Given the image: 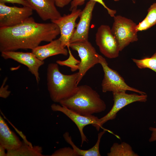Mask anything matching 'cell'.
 I'll use <instances>...</instances> for the list:
<instances>
[{
    "mask_svg": "<svg viewBox=\"0 0 156 156\" xmlns=\"http://www.w3.org/2000/svg\"><path fill=\"white\" fill-rule=\"evenodd\" d=\"M60 34L55 24L37 23L31 16L16 25L0 28V51L32 50L42 42H50L55 40Z\"/></svg>",
    "mask_w": 156,
    "mask_h": 156,
    "instance_id": "obj_1",
    "label": "cell"
},
{
    "mask_svg": "<svg viewBox=\"0 0 156 156\" xmlns=\"http://www.w3.org/2000/svg\"><path fill=\"white\" fill-rule=\"evenodd\" d=\"M47 84L51 100L59 103L74 94L77 88L78 72L71 75L61 73L57 63L49 64L47 69Z\"/></svg>",
    "mask_w": 156,
    "mask_h": 156,
    "instance_id": "obj_2",
    "label": "cell"
},
{
    "mask_svg": "<svg viewBox=\"0 0 156 156\" xmlns=\"http://www.w3.org/2000/svg\"><path fill=\"white\" fill-rule=\"evenodd\" d=\"M81 115L89 116L104 111L106 105L99 94L87 85L78 86L75 93L60 103Z\"/></svg>",
    "mask_w": 156,
    "mask_h": 156,
    "instance_id": "obj_3",
    "label": "cell"
},
{
    "mask_svg": "<svg viewBox=\"0 0 156 156\" xmlns=\"http://www.w3.org/2000/svg\"><path fill=\"white\" fill-rule=\"evenodd\" d=\"M99 60V64L101 66L104 73L101 83L103 92H112L113 93L128 90L141 94H146L144 92L128 86L123 78L116 71L110 68L105 59L100 55Z\"/></svg>",
    "mask_w": 156,
    "mask_h": 156,
    "instance_id": "obj_4",
    "label": "cell"
},
{
    "mask_svg": "<svg viewBox=\"0 0 156 156\" xmlns=\"http://www.w3.org/2000/svg\"><path fill=\"white\" fill-rule=\"evenodd\" d=\"M113 18L111 30L121 51L130 43L138 40L137 25L132 20L121 15L115 16Z\"/></svg>",
    "mask_w": 156,
    "mask_h": 156,
    "instance_id": "obj_5",
    "label": "cell"
},
{
    "mask_svg": "<svg viewBox=\"0 0 156 156\" xmlns=\"http://www.w3.org/2000/svg\"><path fill=\"white\" fill-rule=\"evenodd\" d=\"M69 47L77 52L80 59L78 72V85L87 72L99 64V54L88 40L72 43L70 44Z\"/></svg>",
    "mask_w": 156,
    "mask_h": 156,
    "instance_id": "obj_6",
    "label": "cell"
},
{
    "mask_svg": "<svg viewBox=\"0 0 156 156\" xmlns=\"http://www.w3.org/2000/svg\"><path fill=\"white\" fill-rule=\"evenodd\" d=\"M114 103L110 111L105 116L99 118L95 127L99 131L105 123L109 120L115 119L117 113L127 105L135 102H145L148 96L146 94L140 95L135 93L128 94L123 91L112 93Z\"/></svg>",
    "mask_w": 156,
    "mask_h": 156,
    "instance_id": "obj_7",
    "label": "cell"
},
{
    "mask_svg": "<svg viewBox=\"0 0 156 156\" xmlns=\"http://www.w3.org/2000/svg\"><path fill=\"white\" fill-rule=\"evenodd\" d=\"M95 42L101 53L107 58L112 59L118 56L119 45L109 26L102 25L99 27Z\"/></svg>",
    "mask_w": 156,
    "mask_h": 156,
    "instance_id": "obj_8",
    "label": "cell"
},
{
    "mask_svg": "<svg viewBox=\"0 0 156 156\" xmlns=\"http://www.w3.org/2000/svg\"><path fill=\"white\" fill-rule=\"evenodd\" d=\"M33 10L29 7L10 6L0 3V28L11 27L22 23L31 16Z\"/></svg>",
    "mask_w": 156,
    "mask_h": 156,
    "instance_id": "obj_9",
    "label": "cell"
},
{
    "mask_svg": "<svg viewBox=\"0 0 156 156\" xmlns=\"http://www.w3.org/2000/svg\"><path fill=\"white\" fill-rule=\"evenodd\" d=\"M71 13L68 14H64L58 19L51 20V22L56 24L60 31L59 38L62 46L65 48L69 47L70 41L75 29L77 24L76 21L81 13V10L74 8Z\"/></svg>",
    "mask_w": 156,
    "mask_h": 156,
    "instance_id": "obj_10",
    "label": "cell"
},
{
    "mask_svg": "<svg viewBox=\"0 0 156 156\" xmlns=\"http://www.w3.org/2000/svg\"><path fill=\"white\" fill-rule=\"evenodd\" d=\"M51 107L53 111L62 113L75 124L80 134L81 147L84 142H88V140L83 132V128L86 126L89 125H92L95 127L97 124L99 119L98 117L93 115L89 116L82 115L64 106L55 103L52 104Z\"/></svg>",
    "mask_w": 156,
    "mask_h": 156,
    "instance_id": "obj_11",
    "label": "cell"
},
{
    "mask_svg": "<svg viewBox=\"0 0 156 156\" xmlns=\"http://www.w3.org/2000/svg\"><path fill=\"white\" fill-rule=\"evenodd\" d=\"M1 56L5 60L11 59L26 66L28 70L35 76L38 83L40 81L39 68L44 63L31 52H24L15 51L1 52Z\"/></svg>",
    "mask_w": 156,
    "mask_h": 156,
    "instance_id": "obj_12",
    "label": "cell"
},
{
    "mask_svg": "<svg viewBox=\"0 0 156 156\" xmlns=\"http://www.w3.org/2000/svg\"><path fill=\"white\" fill-rule=\"evenodd\" d=\"M96 3L95 1H89L86 3L83 10H81L79 16V21L70 39V44L88 40L92 12Z\"/></svg>",
    "mask_w": 156,
    "mask_h": 156,
    "instance_id": "obj_13",
    "label": "cell"
},
{
    "mask_svg": "<svg viewBox=\"0 0 156 156\" xmlns=\"http://www.w3.org/2000/svg\"><path fill=\"white\" fill-rule=\"evenodd\" d=\"M44 21L56 19L61 15L57 10L54 0H25Z\"/></svg>",
    "mask_w": 156,
    "mask_h": 156,
    "instance_id": "obj_14",
    "label": "cell"
},
{
    "mask_svg": "<svg viewBox=\"0 0 156 156\" xmlns=\"http://www.w3.org/2000/svg\"><path fill=\"white\" fill-rule=\"evenodd\" d=\"M31 52L42 61L51 56L59 54L67 56L68 53L67 50L62 46L59 38L54 40L47 44L39 46L32 50Z\"/></svg>",
    "mask_w": 156,
    "mask_h": 156,
    "instance_id": "obj_15",
    "label": "cell"
},
{
    "mask_svg": "<svg viewBox=\"0 0 156 156\" xmlns=\"http://www.w3.org/2000/svg\"><path fill=\"white\" fill-rule=\"evenodd\" d=\"M21 141L9 128L2 117L0 116V145L7 151L16 149L21 145Z\"/></svg>",
    "mask_w": 156,
    "mask_h": 156,
    "instance_id": "obj_16",
    "label": "cell"
},
{
    "mask_svg": "<svg viewBox=\"0 0 156 156\" xmlns=\"http://www.w3.org/2000/svg\"><path fill=\"white\" fill-rule=\"evenodd\" d=\"M106 131L104 129L98 133L97 140L95 144L92 148L87 150H82L77 146L72 141L68 132H66L64 134L63 137L66 141L71 146L77 156H100L99 150L100 143L102 136Z\"/></svg>",
    "mask_w": 156,
    "mask_h": 156,
    "instance_id": "obj_17",
    "label": "cell"
},
{
    "mask_svg": "<svg viewBox=\"0 0 156 156\" xmlns=\"http://www.w3.org/2000/svg\"><path fill=\"white\" fill-rule=\"evenodd\" d=\"M42 149L39 146H33L31 143L22 141L18 148L7 151V156H43Z\"/></svg>",
    "mask_w": 156,
    "mask_h": 156,
    "instance_id": "obj_18",
    "label": "cell"
},
{
    "mask_svg": "<svg viewBox=\"0 0 156 156\" xmlns=\"http://www.w3.org/2000/svg\"><path fill=\"white\" fill-rule=\"evenodd\" d=\"M107 156H139L128 143L123 142L120 144L114 143L111 147Z\"/></svg>",
    "mask_w": 156,
    "mask_h": 156,
    "instance_id": "obj_19",
    "label": "cell"
},
{
    "mask_svg": "<svg viewBox=\"0 0 156 156\" xmlns=\"http://www.w3.org/2000/svg\"><path fill=\"white\" fill-rule=\"evenodd\" d=\"M147 12L145 18L137 25L136 29L137 32L146 30L156 24V3L151 5Z\"/></svg>",
    "mask_w": 156,
    "mask_h": 156,
    "instance_id": "obj_20",
    "label": "cell"
},
{
    "mask_svg": "<svg viewBox=\"0 0 156 156\" xmlns=\"http://www.w3.org/2000/svg\"><path fill=\"white\" fill-rule=\"evenodd\" d=\"M132 60L138 68H149L156 73V52L150 57H145L141 59L132 58Z\"/></svg>",
    "mask_w": 156,
    "mask_h": 156,
    "instance_id": "obj_21",
    "label": "cell"
},
{
    "mask_svg": "<svg viewBox=\"0 0 156 156\" xmlns=\"http://www.w3.org/2000/svg\"><path fill=\"white\" fill-rule=\"evenodd\" d=\"M67 47L68 49L69 55L68 58L63 61L58 60L56 61V63L60 65L69 67L72 72H74L78 70L80 61L77 60L74 57L70 49V47L68 46Z\"/></svg>",
    "mask_w": 156,
    "mask_h": 156,
    "instance_id": "obj_22",
    "label": "cell"
},
{
    "mask_svg": "<svg viewBox=\"0 0 156 156\" xmlns=\"http://www.w3.org/2000/svg\"><path fill=\"white\" fill-rule=\"evenodd\" d=\"M86 0H72L70 3V11H71L74 8H77L78 6L83 5ZM93 1L98 2L101 4L106 9L108 14L112 17H114L116 13L115 10H112L108 7L105 4L103 0H89Z\"/></svg>",
    "mask_w": 156,
    "mask_h": 156,
    "instance_id": "obj_23",
    "label": "cell"
},
{
    "mask_svg": "<svg viewBox=\"0 0 156 156\" xmlns=\"http://www.w3.org/2000/svg\"><path fill=\"white\" fill-rule=\"evenodd\" d=\"M51 156H77L73 149L70 147L60 148L54 151Z\"/></svg>",
    "mask_w": 156,
    "mask_h": 156,
    "instance_id": "obj_24",
    "label": "cell"
},
{
    "mask_svg": "<svg viewBox=\"0 0 156 156\" xmlns=\"http://www.w3.org/2000/svg\"><path fill=\"white\" fill-rule=\"evenodd\" d=\"M8 78L6 77L4 79L2 84L0 88V97L4 99L7 98L10 94V91L8 90V86H4Z\"/></svg>",
    "mask_w": 156,
    "mask_h": 156,
    "instance_id": "obj_25",
    "label": "cell"
},
{
    "mask_svg": "<svg viewBox=\"0 0 156 156\" xmlns=\"http://www.w3.org/2000/svg\"><path fill=\"white\" fill-rule=\"evenodd\" d=\"M0 3L5 4L6 3L18 4L22 5L23 6L31 8L30 4L25 0H0Z\"/></svg>",
    "mask_w": 156,
    "mask_h": 156,
    "instance_id": "obj_26",
    "label": "cell"
},
{
    "mask_svg": "<svg viewBox=\"0 0 156 156\" xmlns=\"http://www.w3.org/2000/svg\"><path fill=\"white\" fill-rule=\"evenodd\" d=\"M72 0H54L56 6L63 8L70 3Z\"/></svg>",
    "mask_w": 156,
    "mask_h": 156,
    "instance_id": "obj_27",
    "label": "cell"
},
{
    "mask_svg": "<svg viewBox=\"0 0 156 156\" xmlns=\"http://www.w3.org/2000/svg\"><path fill=\"white\" fill-rule=\"evenodd\" d=\"M149 130L152 131L151 136L149 140L150 142L156 141V128L150 127L149 128Z\"/></svg>",
    "mask_w": 156,
    "mask_h": 156,
    "instance_id": "obj_28",
    "label": "cell"
},
{
    "mask_svg": "<svg viewBox=\"0 0 156 156\" xmlns=\"http://www.w3.org/2000/svg\"><path fill=\"white\" fill-rule=\"evenodd\" d=\"M5 149L0 145V156H7V153H5Z\"/></svg>",
    "mask_w": 156,
    "mask_h": 156,
    "instance_id": "obj_29",
    "label": "cell"
},
{
    "mask_svg": "<svg viewBox=\"0 0 156 156\" xmlns=\"http://www.w3.org/2000/svg\"><path fill=\"white\" fill-rule=\"evenodd\" d=\"M119 0H114V1H119Z\"/></svg>",
    "mask_w": 156,
    "mask_h": 156,
    "instance_id": "obj_30",
    "label": "cell"
}]
</instances>
